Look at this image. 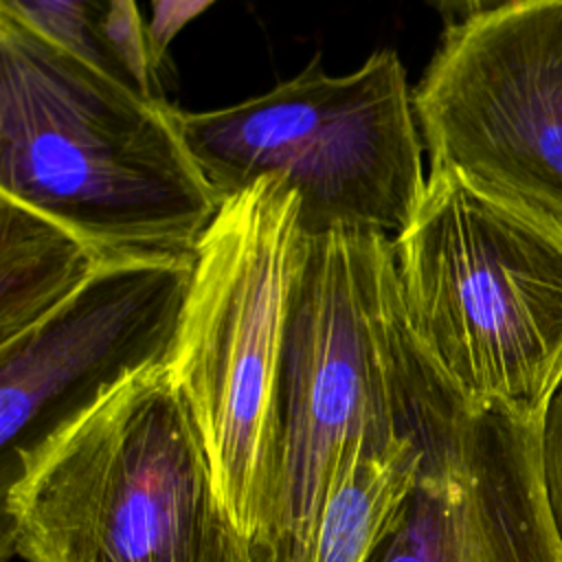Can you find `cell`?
<instances>
[{
    "mask_svg": "<svg viewBox=\"0 0 562 562\" xmlns=\"http://www.w3.org/2000/svg\"><path fill=\"white\" fill-rule=\"evenodd\" d=\"M472 413L417 340L393 239L301 233L281 362L279 474L257 562H310L327 498L362 459L404 437L430 446Z\"/></svg>",
    "mask_w": 562,
    "mask_h": 562,
    "instance_id": "obj_1",
    "label": "cell"
},
{
    "mask_svg": "<svg viewBox=\"0 0 562 562\" xmlns=\"http://www.w3.org/2000/svg\"><path fill=\"white\" fill-rule=\"evenodd\" d=\"M0 195L110 263H193L222 202L147 99L0 15Z\"/></svg>",
    "mask_w": 562,
    "mask_h": 562,
    "instance_id": "obj_2",
    "label": "cell"
},
{
    "mask_svg": "<svg viewBox=\"0 0 562 562\" xmlns=\"http://www.w3.org/2000/svg\"><path fill=\"white\" fill-rule=\"evenodd\" d=\"M4 507L24 562H257L165 360L97 386L20 448Z\"/></svg>",
    "mask_w": 562,
    "mask_h": 562,
    "instance_id": "obj_3",
    "label": "cell"
},
{
    "mask_svg": "<svg viewBox=\"0 0 562 562\" xmlns=\"http://www.w3.org/2000/svg\"><path fill=\"white\" fill-rule=\"evenodd\" d=\"M411 327L472 411L544 415L562 384V224L430 165L393 237Z\"/></svg>",
    "mask_w": 562,
    "mask_h": 562,
    "instance_id": "obj_4",
    "label": "cell"
},
{
    "mask_svg": "<svg viewBox=\"0 0 562 562\" xmlns=\"http://www.w3.org/2000/svg\"><path fill=\"white\" fill-rule=\"evenodd\" d=\"M299 195L261 178L222 202L198 246L165 364L182 393L220 498L257 547L277 492L281 362Z\"/></svg>",
    "mask_w": 562,
    "mask_h": 562,
    "instance_id": "obj_5",
    "label": "cell"
},
{
    "mask_svg": "<svg viewBox=\"0 0 562 562\" xmlns=\"http://www.w3.org/2000/svg\"><path fill=\"white\" fill-rule=\"evenodd\" d=\"M169 119L220 202L261 178L299 195L301 233L397 237L426 191L422 132L400 55L375 50L349 75L305 70L235 105Z\"/></svg>",
    "mask_w": 562,
    "mask_h": 562,
    "instance_id": "obj_6",
    "label": "cell"
},
{
    "mask_svg": "<svg viewBox=\"0 0 562 562\" xmlns=\"http://www.w3.org/2000/svg\"><path fill=\"white\" fill-rule=\"evenodd\" d=\"M413 105L430 165L562 224V0L446 24Z\"/></svg>",
    "mask_w": 562,
    "mask_h": 562,
    "instance_id": "obj_7",
    "label": "cell"
},
{
    "mask_svg": "<svg viewBox=\"0 0 562 562\" xmlns=\"http://www.w3.org/2000/svg\"><path fill=\"white\" fill-rule=\"evenodd\" d=\"M367 562H562L542 461V415L468 413L424 463Z\"/></svg>",
    "mask_w": 562,
    "mask_h": 562,
    "instance_id": "obj_8",
    "label": "cell"
},
{
    "mask_svg": "<svg viewBox=\"0 0 562 562\" xmlns=\"http://www.w3.org/2000/svg\"><path fill=\"white\" fill-rule=\"evenodd\" d=\"M191 279L193 263L103 266L46 318L2 342V446L55 404H79L123 371L165 360Z\"/></svg>",
    "mask_w": 562,
    "mask_h": 562,
    "instance_id": "obj_9",
    "label": "cell"
},
{
    "mask_svg": "<svg viewBox=\"0 0 562 562\" xmlns=\"http://www.w3.org/2000/svg\"><path fill=\"white\" fill-rule=\"evenodd\" d=\"M103 266L77 233L0 195V345L46 318Z\"/></svg>",
    "mask_w": 562,
    "mask_h": 562,
    "instance_id": "obj_10",
    "label": "cell"
},
{
    "mask_svg": "<svg viewBox=\"0 0 562 562\" xmlns=\"http://www.w3.org/2000/svg\"><path fill=\"white\" fill-rule=\"evenodd\" d=\"M7 15L147 99H162L136 0H0Z\"/></svg>",
    "mask_w": 562,
    "mask_h": 562,
    "instance_id": "obj_11",
    "label": "cell"
},
{
    "mask_svg": "<svg viewBox=\"0 0 562 562\" xmlns=\"http://www.w3.org/2000/svg\"><path fill=\"white\" fill-rule=\"evenodd\" d=\"M424 463L417 437L358 461L325 503L310 562H367Z\"/></svg>",
    "mask_w": 562,
    "mask_h": 562,
    "instance_id": "obj_12",
    "label": "cell"
},
{
    "mask_svg": "<svg viewBox=\"0 0 562 562\" xmlns=\"http://www.w3.org/2000/svg\"><path fill=\"white\" fill-rule=\"evenodd\" d=\"M215 0H151L147 20V42L154 64L160 66L171 40Z\"/></svg>",
    "mask_w": 562,
    "mask_h": 562,
    "instance_id": "obj_13",
    "label": "cell"
},
{
    "mask_svg": "<svg viewBox=\"0 0 562 562\" xmlns=\"http://www.w3.org/2000/svg\"><path fill=\"white\" fill-rule=\"evenodd\" d=\"M542 461L551 507L562 533V384L542 415Z\"/></svg>",
    "mask_w": 562,
    "mask_h": 562,
    "instance_id": "obj_14",
    "label": "cell"
},
{
    "mask_svg": "<svg viewBox=\"0 0 562 562\" xmlns=\"http://www.w3.org/2000/svg\"><path fill=\"white\" fill-rule=\"evenodd\" d=\"M426 2L446 20V24H452V22H461L465 18L498 9L514 0H426Z\"/></svg>",
    "mask_w": 562,
    "mask_h": 562,
    "instance_id": "obj_15",
    "label": "cell"
}]
</instances>
